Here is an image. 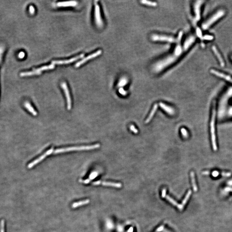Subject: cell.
<instances>
[{
	"label": "cell",
	"instance_id": "1",
	"mask_svg": "<svg viewBox=\"0 0 232 232\" xmlns=\"http://www.w3.org/2000/svg\"><path fill=\"white\" fill-rule=\"evenodd\" d=\"M177 44L173 54L163 59L160 60L154 64L153 67V70L154 72L158 73L163 71L165 68L175 63L183 54L187 51L183 46H181V43Z\"/></svg>",
	"mask_w": 232,
	"mask_h": 232
},
{
	"label": "cell",
	"instance_id": "2",
	"mask_svg": "<svg viewBox=\"0 0 232 232\" xmlns=\"http://www.w3.org/2000/svg\"><path fill=\"white\" fill-rule=\"evenodd\" d=\"M216 116V107H215V103H214L213 107H212V114H211V121H210V129L212 148L215 151H216L217 150L216 132H215Z\"/></svg>",
	"mask_w": 232,
	"mask_h": 232
},
{
	"label": "cell",
	"instance_id": "3",
	"mask_svg": "<svg viewBox=\"0 0 232 232\" xmlns=\"http://www.w3.org/2000/svg\"><path fill=\"white\" fill-rule=\"evenodd\" d=\"M225 15V11L223 10H220L217 11L214 14L209 18L206 21L202 24V27L203 30H207L215 22L221 19Z\"/></svg>",
	"mask_w": 232,
	"mask_h": 232
},
{
	"label": "cell",
	"instance_id": "4",
	"mask_svg": "<svg viewBox=\"0 0 232 232\" xmlns=\"http://www.w3.org/2000/svg\"><path fill=\"white\" fill-rule=\"evenodd\" d=\"M100 147V144H97L89 146H83L72 147L65 148L56 149L54 150V154H57L59 153H65L67 152L72 151L75 150H90L93 149H97Z\"/></svg>",
	"mask_w": 232,
	"mask_h": 232
},
{
	"label": "cell",
	"instance_id": "5",
	"mask_svg": "<svg viewBox=\"0 0 232 232\" xmlns=\"http://www.w3.org/2000/svg\"><path fill=\"white\" fill-rule=\"evenodd\" d=\"M232 96V88H230L226 92V93L223 95L220 101L219 107V116L220 117H222L224 113L225 109L226 108V105L227 104V102L231 96Z\"/></svg>",
	"mask_w": 232,
	"mask_h": 232
},
{
	"label": "cell",
	"instance_id": "6",
	"mask_svg": "<svg viewBox=\"0 0 232 232\" xmlns=\"http://www.w3.org/2000/svg\"><path fill=\"white\" fill-rule=\"evenodd\" d=\"M151 39L152 41H160V42H166L171 43H178L177 38L173 36H168L166 35H159V34H154L151 36Z\"/></svg>",
	"mask_w": 232,
	"mask_h": 232
},
{
	"label": "cell",
	"instance_id": "7",
	"mask_svg": "<svg viewBox=\"0 0 232 232\" xmlns=\"http://www.w3.org/2000/svg\"><path fill=\"white\" fill-rule=\"evenodd\" d=\"M203 1H197L194 4V12L195 14V21L198 22L201 18V8Z\"/></svg>",
	"mask_w": 232,
	"mask_h": 232
},
{
	"label": "cell",
	"instance_id": "8",
	"mask_svg": "<svg viewBox=\"0 0 232 232\" xmlns=\"http://www.w3.org/2000/svg\"><path fill=\"white\" fill-rule=\"evenodd\" d=\"M54 149L52 148L51 149L47 150V151H46L44 154L41 155V156H40L37 159H36L35 160H34L31 163H30L28 165V168L29 169H31V168L33 167L34 166L36 165V164H38V163H40L42 160H43L45 158L49 155H50L52 154V153H54Z\"/></svg>",
	"mask_w": 232,
	"mask_h": 232
},
{
	"label": "cell",
	"instance_id": "9",
	"mask_svg": "<svg viewBox=\"0 0 232 232\" xmlns=\"http://www.w3.org/2000/svg\"><path fill=\"white\" fill-rule=\"evenodd\" d=\"M95 20L97 26L101 27L103 25V21L101 15L100 9V6L97 3H95Z\"/></svg>",
	"mask_w": 232,
	"mask_h": 232
},
{
	"label": "cell",
	"instance_id": "10",
	"mask_svg": "<svg viewBox=\"0 0 232 232\" xmlns=\"http://www.w3.org/2000/svg\"><path fill=\"white\" fill-rule=\"evenodd\" d=\"M61 86L62 89H63L64 91L65 92V95L66 96L67 102V109L68 110H70L71 108V100L68 87L65 82H63L61 84Z\"/></svg>",
	"mask_w": 232,
	"mask_h": 232
},
{
	"label": "cell",
	"instance_id": "11",
	"mask_svg": "<svg viewBox=\"0 0 232 232\" xmlns=\"http://www.w3.org/2000/svg\"><path fill=\"white\" fill-rule=\"evenodd\" d=\"M210 72L211 74H212V75H215L217 77L222 78V79L227 81L228 82H230V83H232V77L228 75H226L222 72H220L219 71H217L216 70L213 69L210 70Z\"/></svg>",
	"mask_w": 232,
	"mask_h": 232
},
{
	"label": "cell",
	"instance_id": "12",
	"mask_svg": "<svg viewBox=\"0 0 232 232\" xmlns=\"http://www.w3.org/2000/svg\"><path fill=\"white\" fill-rule=\"evenodd\" d=\"M102 54V50H99L98 51H96V52H95V53H93V54L89 55V56H88L87 57H86V58H84L82 60H81V61H79V62H77V63L75 64V67H76V68H78V67L81 66V65H82V64H83L85 62H87V61H88V60L97 57L98 56H100V55H101Z\"/></svg>",
	"mask_w": 232,
	"mask_h": 232
},
{
	"label": "cell",
	"instance_id": "13",
	"mask_svg": "<svg viewBox=\"0 0 232 232\" xmlns=\"http://www.w3.org/2000/svg\"><path fill=\"white\" fill-rule=\"evenodd\" d=\"M84 54H82L81 55H79V56H76V57H74L68 60H57V61H53L52 62V63L53 65L55 64H57V65H62V64H67L71 63L72 62L76 61L77 59H79V58H82L83 57Z\"/></svg>",
	"mask_w": 232,
	"mask_h": 232
},
{
	"label": "cell",
	"instance_id": "14",
	"mask_svg": "<svg viewBox=\"0 0 232 232\" xmlns=\"http://www.w3.org/2000/svg\"><path fill=\"white\" fill-rule=\"evenodd\" d=\"M92 184L94 185H98L102 184L103 186H105L111 187L114 188H121L122 187V184L121 183H115L107 182V181H95L92 183Z\"/></svg>",
	"mask_w": 232,
	"mask_h": 232
},
{
	"label": "cell",
	"instance_id": "15",
	"mask_svg": "<svg viewBox=\"0 0 232 232\" xmlns=\"http://www.w3.org/2000/svg\"><path fill=\"white\" fill-rule=\"evenodd\" d=\"M196 37L194 35H190L187 37V38L185 40L184 44L183 46L185 48L187 51H188L189 49L190 48V47L194 44V43L196 41Z\"/></svg>",
	"mask_w": 232,
	"mask_h": 232
},
{
	"label": "cell",
	"instance_id": "16",
	"mask_svg": "<svg viewBox=\"0 0 232 232\" xmlns=\"http://www.w3.org/2000/svg\"><path fill=\"white\" fill-rule=\"evenodd\" d=\"M212 50L216 56V57L217 58V59L219 62V63H220L221 66L224 67L225 65L224 61L223 60V58L221 56V54H220V52L217 50V47L215 46H213L212 47Z\"/></svg>",
	"mask_w": 232,
	"mask_h": 232
},
{
	"label": "cell",
	"instance_id": "17",
	"mask_svg": "<svg viewBox=\"0 0 232 232\" xmlns=\"http://www.w3.org/2000/svg\"><path fill=\"white\" fill-rule=\"evenodd\" d=\"M77 3L76 1H65L59 2L57 4V6L59 7H66V6H75L77 5Z\"/></svg>",
	"mask_w": 232,
	"mask_h": 232
},
{
	"label": "cell",
	"instance_id": "18",
	"mask_svg": "<svg viewBox=\"0 0 232 232\" xmlns=\"http://www.w3.org/2000/svg\"><path fill=\"white\" fill-rule=\"evenodd\" d=\"M165 197L166 200L169 201L170 203H171L174 206H176L177 207V208L179 209V210L182 211L183 210V209L184 208V206H183L182 204H179L176 201L169 196V195H166Z\"/></svg>",
	"mask_w": 232,
	"mask_h": 232
},
{
	"label": "cell",
	"instance_id": "19",
	"mask_svg": "<svg viewBox=\"0 0 232 232\" xmlns=\"http://www.w3.org/2000/svg\"><path fill=\"white\" fill-rule=\"evenodd\" d=\"M160 107L163 110H164V111L166 112L167 113H168L169 114L173 115L174 114V110L171 108V107L166 105V104H165L164 103L162 102H160Z\"/></svg>",
	"mask_w": 232,
	"mask_h": 232
},
{
	"label": "cell",
	"instance_id": "20",
	"mask_svg": "<svg viewBox=\"0 0 232 232\" xmlns=\"http://www.w3.org/2000/svg\"><path fill=\"white\" fill-rule=\"evenodd\" d=\"M24 106L30 112V113L32 114L33 115L35 116L37 115V112L35 110V109L33 108L32 106L31 105V104H30L29 102H25Z\"/></svg>",
	"mask_w": 232,
	"mask_h": 232
},
{
	"label": "cell",
	"instance_id": "21",
	"mask_svg": "<svg viewBox=\"0 0 232 232\" xmlns=\"http://www.w3.org/2000/svg\"><path fill=\"white\" fill-rule=\"evenodd\" d=\"M97 175H98V173L97 172H93L90 175L88 179L85 180H79V181L80 182L83 183V184H89L90 181L94 179L95 178H96L97 176Z\"/></svg>",
	"mask_w": 232,
	"mask_h": 232
},
{
	"label": "cell",
	"instance_id": "22",
	"mask_svg": "<svg viewBox=\"0 0 232 232\" xmlns=\"http://www.w3.org/2000/svg\"><path fill=\"white\" fill-rule=\"evenodd\" d=\"M158 108V105L157 104H154V106L153 107V109L150 112V114L149 115V116L148 117V118L145 121V123H149L151 120L153 118V116H154L155 112H156L157 109Z\"/></svg>",
	"mask_w": 232,
	"mask_h": 232
},
{
	"label": "cell",
	"instance_id": "23",
	"mask_svg": "<svg viewBox=\"0 0 232 232\" xmlns=\"http://www.w3.org/2000/svg\"><path fill=\"white\" fill-rule=\"evenodd\" d=\"M41 72H38L36 71H27V72H22L20 74V76L21 77H27V76H32L34 75H39L41 74Z\"/></svg>",
	"mask_w": 232,
	"mask_h": 232
},
{
	"label": "cell",
	"instance_id": "24",
	"mask_svg": "<svg viewBox=\"0 0 232 232\" xmlns=\"http://www.w3.org/2000/svg\"><path fill=\"white\" fill-rule=\"evenodd\" d=\"M90 202V200H85L83 201H79L78 202H75L72 205V208L73 209H75L76 208L79 207L80 206H82L83 205H86L87 204L89 203Z\"/></svg>",
	"mask_w": 232,
	"mask_h": 232
},
{
	"label": "cell",
	"instance_id": "25",
	"mask_svg": "<svg viewBox=\"0 0 232 232\" xmlns=\"http://www.w3.org/2000/svg\"><path fill=\"white\" fill-rule=\"evenodd\" d=\"M190 177H191L193 190H194V191L196 192L198 190V188L197 185H196V179H195V173L194 171H191L190 173Z\"/></svg>",
	"mask_w": 232,
	"mask_h": 232
},
{
	"label": "cell",
	"instance_id": "26",
	"mask_svg": "<svg viewBox=\"0 0 232 232\" xmlns=\"http://www.w3.org/2000/svg\"><path fill=\"white\" fill-rule=\"evenodd\" d=\"M55 68V65H54L52 64V65H49L48 66H44L41 67L40 68H37V69H34L33 70L38 71V72H41V71H45V70H47L52 69L54 68Z\"/></svg>",
	"mask_w": 232,
	"mask_h": 232
},
{
	"label": "cell",
	"instance_id": "27",
	"mask_svg": "<svg viewBox=\"0 0 232 232\" xmlns=\"http://www.w3.org/2000/svg\"><path fill=\"white\" fill-rule=\"evenodd\" d=\"M140 2L142 4L147 5V6H156L157 5V3L155 2V1H148L142 0V1H141Z\"/></svg>",
	"mask_w": 232,
	"mask_h": 232
},
{
	"label": "cell",
	"instance_id": "28",
	"mask_svg": "<svg viewBox=\"0 0 232 232\" xmlns=\"http://www.w3.org/2000/svg\"><path fill=\"white\" fill-rule=\"evenodd\" d=\"M128 79L125 77H123L121 78L119 82H118V87H123L127 84L128 83Z\"/></svg>",
	"mask_w": 232,
	"mask_h": 232
},
{
	"label": "cell",
	"instance_id": "29",
	"mask_svg": "<svg viewBox=\"0 0 232 232\" xmlns=\"http://www.w3.org/2000/svg\"><path fill=\"white\" fill-rule=\"evenodd\" d=\"M191 194H192V191H191V190H189L188 191L187 193V194L185 196V198H184V200H183L182 202V205L183 206H184L186 204L188 200L190 195H191Z\"/></svg>",
	"mask_w": 232,
	"mask_h": 232
},
{
	"label": "cell",
	"instance_id": "30",
	"mask_svg": "<svg viewBox=\"0 0 232 232\" xmlns=\"http://www.w3.org/2000/svg\"><path fill=\"white\" fill-rule=\"evenodd\" d=\"M5 51L4 46L2 45H0V64L1 63L2 60L3 56L4 55V52Z\"/></svg>",
	"mask_w": 232,
	"mask_h": 232
},
{
	"label": "cell",
	"instance_id": "31",
	"mask_svg": "<svg viewBox=\"0 0 232 232\" xmlns=\"http://www.w3.org/2000/svg\"><path fill=\"white\" fill-rule=\"evenodd\" d=\"M202 39L206 41H211L213 40L214 37L210 35H205V36H202Z\"/></svg>",
	"mask_w": 232,
	"mask_h": 232
},
{
	"label": "cell",
	"instance_id": "32",
	"mask_svg": "<svg viewBox=\"0 0 232 232\" xmlns=\"http://www.w3.org/2000/svg\"><path fill=\"white\" fill-rule=\"evenodd\" d=\"M181 133L182 134L183 136L184 137L187 138L188 136V133L186 129L184 128H182L181 129Z\"/></svg>",
	"mask_w": 232,
	"mask_h": 232
},
{
	"label": "cell",
	"instance_id": "33",
	"mask_svg": "<svg viewBox=\"0 0 232 232\" xmlns=\"http://www.w3.org/2000/svg\"><path fill=\"white\" fill-rule=\"evenodd\" d=\"M1 232H4V221L2 220L1 222Z\"/></svg>",
	"mask_w": 232,
	"mask_h": 232
},
{
	"label": "cell",
	"instance_id": "34",
	"mask_svg": "<svg viewBox=\"0 0 232 232\" xmlns=\"http://www.w3.org/2000/svg\"><path fill=\"white\" fill-rule=\"evenodd\" d=\"M196 34H197V36H198L200 38L202 39V31H201V30H200L199 28H197V29H196Z\"/></svg>",
	"mask_w": 232,
	"mask_h": 232
},
{
	"label": "cell",
	"instance_id": "35",
	"mask_svg": "<svg viewBox=\"0 0 232 232\" xmlns=\"http://www.w3.org/2000/svg\"><path fill=\"white\" fill-rule=\"evenodd\" d=\"M130 129L133 132L135 133H137L138 132V131L137 129L135 128V127L133 125H131L130 127Z\"/></svg>",
	"mask_w": 232,
	"mask_h": 232
},
{
	"label": "cell",
	"instance_id": "36",
	"mask_svg": "<svg viewBox=\"0 0 232 232\" xmlns=\"http://www.w3.org/2000/svg\"><path fill=\"white\" fill-rule=\"evenodd\" d=\"M29 12L31 14H34L35 12V8H34V6L32 5H31L29 8Z\"/></svg>",
	"mask_w": 232,
	"mask_h": 232
},
{
	"label": "cell",
	"instance_id": "37",
	"mask_svg": "<svg viewBox=\"0 0 232 232\" xmlns=\"http://www.w3.org/2000/svg\"><path fill=\"white\" fill-rule=\"evenodd\" d=\"M119 91L120 93H121V94L123 96H125V95H127V92L124 90V89H123V88L120 89Z\"/></svg>",
	"mask_w": 232,
	"mask_h": 232
},
{
	"label": "cell",
	"instance_id": "38",
	"mask_svg": "<svg viewBox=\"0 0 232 232\" xmlns=\"http://www.w3.org/2000/svg\"><path fill=\"white\" fill-rule=\"evenodd\" d=\"M166 190L165 189H163L162 191V197L165 198L166 196Z\"/></svg>",
	"mask_w": 232,
	"mask_h": 232
},
{
	"label": "cell",
	"instance_id": "39",
	"mask_svg": "<svg viewBox=\"0 0 232 232\" xmlns=\"http://www.w3.org/2000/svg\"><path fill=\"white\" fill-rule=\"evenodd\" d=\"M219 174V173L218 171H214L212 173V176L214 177H217L218 176Z\"/></svg>",
	"mask_w": 232,
	"mask_h": 232
},
{
	"label": "cell",
	"instance_id": "40",
	"mask_svg": "<svg viewBox=\"0 0 232 232\" xmlns=\"http://www.w3.org/2000/svg\"><path fill=\"white\" fill-rule=\"evenodd\" d=\"M25 53H24L23 52H20V53L19 54L18 57L20 58H23L24 57H25Z\"/></svg>",
	"mask_w": 232,
	"mask_h": 232
},
{
	"label": "cell",
	"instance_id": "41",
	"mask_svg": "<svg viewBox=\"0 0 232 232\" xmlns=\"http://www.w3.org/2000/svg\"><path fill=\"white\" fill-rule=\"evenodd\" d=\"M164 228V226L163 225H162V226H160V227H159V228H158L156 230V232H161L163 230V229Z\"/></svg>",
	"mask_w": 232,
	"mask_h": 232
},
{
	"label": "cell",
	"instance_id": "42",
	"mask_svg": "<svg viewBox=\"0 0 232 232\" xmlns=\"http://www.w3.org/2000/svg\"><path fill=\"white\" fill-rule=\"evenodd\" d=\"M221 174L223 176L225 177H229L231 175V173H223Z\"/></svg>",
	"mask_w": 232,
	"mask_h": 232
},
{
	"label": "cell",
	"instance_id": "43",
	"mask_svg": "<svg viewBox=\"0 0 232 232\" xmlns=\"http://www.w3.org/2000/svg\"><path fill=\"white\" fill-rule=\"evenodd\" d=\"M133 230H134L133 227H131L129 228V230H128V232H133Z\"/></svg>",
	"mask_w": 232,
	"mask_h": 232
},
{
	"label": "cell",
	"instance_id": "44",
	"mask_svg": "<svg viewBox=\"0 0 232 232\" xmlns=\"http://www.w3.org/2000/svg\"><path fill=\"white\" fill-rule=\"evenodd\" d=\"M202 174H204V175H209V172L208 171H203L202 173Z\"/></svg>",
	"mask_w": 232,
	"mask_h": 232
},
{
	"label": "cell",
	"instance_id": "45",
	"mask_svg": "<svg viewBox=\"0 0 232 232\" xmlns=\"http://www.w3.org/2000/svg\"><path fill=\"white\" fill-rule=\"evenodd\" d=\"M227 184H228V185H230V186H232V180L229 181Z\"/></svg>",
	"mask_w": 232,
	"mask_h": 232
},
{
	"label": "cell",
	"instance_id": "46",
	"mask_svg": "<svg viewBox=\"0 0 232 232\" xmlns=\"http://www.w3.org/2000/svg\"></svg>",
	"mask_w": 232,
	"mask_h": 232
}]
</instances>
